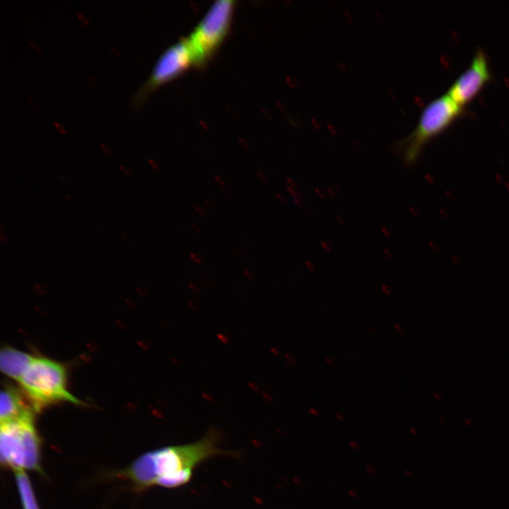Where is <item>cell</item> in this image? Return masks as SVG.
I'll return each instance as SVG.
<instances>
[{
	"label": "cell",
	"instance_id": "obj_7",
	"mask_svg": "<svg viewBox=\"0 0 509 509\" xmlns=\"http://www.w3.org/2000/svg\"><path fill=\"white\" fill-rule=\"evenodd\" d=\"M491 78L488 58L484 50L478 48L469 66L456 78L446 93L455 103L465 107Z\"/></svg>",
	"mask_w": 509,
	"mask_h": 509
},
{
	"label": "cell",
	"instance_id": "obj_4",
	"mask_svg": "<svg viewBox=\"0 0 509 509\" xmlns=\"http://www.w3.org/2000/svg\"><path fill=\"white\" fill-rule=\"evenodd\" d=\"M1 459L15 472L40 469V440L33 415L1 423Z\"/></svg>",
	"mask_w": 509,
	"mask_h": 509
},
{
	"label": "cell",
	"instance_id": "obj_6",
	"mask_svg": "<svg viewBox=\"0 0 509 509\" xmlns=\"http://www.w3.org/2000/svg\"><path fill=\"white\" fill-rule=\"evenodd\" d=\"M191 65L192 54L185 38L168 47L160 55L152 71L130 100V107L139 108L157 88L175 79Z\"/></svg>",
	"mask_w": 509,
	"mask_h": 509
},
{
	"label": "cell",
	"instance_id": "obj_8",
	"mask_svg": "<svg viewBox=\"0 0 509 509\" xmlns=\"http://www.w3.org/2000/svg\"><path fill=\"white\" fill-rule=\"evenodd\" d=\"M23 392L13 387L6 386L0 399L1 423L33 415L34 410L24 400Z\"/></svg>",
	"mask_w": 509,
	"mask_h": 509
},
{
	"label": "cell",
	"instance_id": "obj_5",
	"mask_svg": "<svg viewBox=\"0 0 509 509\" xmlns=\"http://www.w3.org/2000/svg\"><path fill=\"white\" fill-rule=\"evenodd\" d=\"M235 1H215L204 18L185 37L194 65L203 66L219 47L230 27Z\"/></svg>",
	"mask_w": 509,
	"mask_h": 509
},
{
	"label": "cell",
	"instance_id": "obj_9",
	"mask_svg": "<svg viewBox=\"0 0 509 509\" xmlns=\"http://www.w3.org/2000/svg\"><path fill=\"white\" fill-rule=\"evenodd\" d=\"M33 356L11 347H5L0 354L1 371L8 377L16 380L20 379Z\"/></svg>",
	"mask_w": 509,
	"mask_h": 509
},
{
	"label": "cell",
	"instance_id": "obj_10",
	"mask_svg": "<svg viewBox=\"0 0 509 509\" xmlns=\"http://www.w3.org/2000/svg\"><path fill=\"white\" fill-rule=\"evenodd\" d=\"M16 477L23 509H39L26 473L24 471L16 472Z\"/></svg>",
	"mask_w": 509,
	"mask_h": 509
},
{
	"label": "cell",
	"instance_id": "obj_2",
	"mask_svg": "<svg viewBox=\"0 0 509 509\" xmlns=\"http://www.w3.org/2000/svg\"><path fill=\"white\" fill-rule=\"evenodd\" d=\"M464 108L446 92L429 102L422 110L413 130L396 144L404 163L414 164L426 146L461 117L465 113Z\"/></svg>",
	"mask_w": 509,
	"mask_h": 509
},
{
	"label": "cell",
	"instance_id": "obj_1",
	"mask_svg": "<svg viewBox=\"0 0 509 509\" xmlns=\"http://www.w3.org/2000/svg\"><path fill=\"white\" fill-rule=\"evenodd\" d=\"M219 440L220 435L211 431L194 443L146 452L133 462L125 475L139 488L182 486L191 480L199 464L217 455H233L218 447Z\"/></svg>",
	"mask_w": 509,
	"mask_h": 509
},
{
	"label": "cell",
	"instance_id": "obj_3",
	"mask_svg": "<svg viewBox=\"0 0 509 509\" xmlns=\"http://www.w3.org/2000/svg\"><path fill=\"white\" fill-rule=\"evenodd\" d=\"M18 382L35 411L61 402L81 404L67 389L64 367L47 358L33 356Z\"/></svg>",
	"mask_w": 509,
	"mask_h": 509
}]
</instances>
